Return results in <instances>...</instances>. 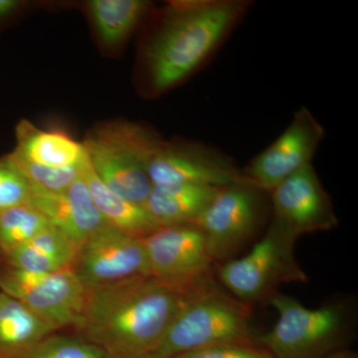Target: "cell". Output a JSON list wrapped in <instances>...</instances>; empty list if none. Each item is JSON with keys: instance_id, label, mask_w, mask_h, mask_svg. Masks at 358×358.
<instances>
[{"instance_id": "277c9868", "label": "cell", "mask_w": 358, "mask_h": 358, "mask_svg": "<svg viewBox=\"0 0 358 358\" xmlns=\"http://www.w3.org/2000/svg\"><path fill=\"white\" fill-rule=\"evenodd\" d=\"M267 303L278 320L270 331L257 336V343L274 358H327L348 350L355 334V317L348 303L334 301L310 308L281 293Z\"/></svg>"}, {"instance_id": "7c38bea8", "label": "cell", "mask_w": 358, "mask_h": 358, "mask_svg": "<svg viewBox=\"0 0 358 358\" xmlns=\"http://www.w3.org/2000/svg\"><path fill=\"white\" fill-rule=\"evenodd\" d=\"M324 131L307 108L294 114L288 128L245 167V180L263 192H272L285 179L312 164Z\"/></svg>"}, {"instance_id": "44dd1931", "label": "cell", "mask_w": 358, "mask_h": 358, "mask_svg": "<svg viewBox=\"0 0 358 358\" xmlns=\"http://www.w3.org/2000/svg\"><path fill=\"white\" fill-rule=\"evenodd\" d=\"M50 226L43 214L30 204L0 212V262Z\"/></svg>"}, {"instance_id": "6da1fadb", "label": "cell", "mask_w": 358, "mask_h": 358, "mask_svg": "<svg viewBox=\"0 0 358 358\" xmlns=\"http://www.w3.org/2000/svg\"><path fill=\"white\" fill-rule=\"evenodd\" d=\"M199 284L183 288L152 275H141L90 289L78 331L108 358L148 357L164 338L187 294Z\"/></svg>"}, {"instance_id": "603a6c76", "label": "cell", "mask_w": 358, "mask_h": 358, "mask_svg": "<svg viewBox=\"0 0 358 358\" xmlns=\"http://www.w3.org/2000/svg\"><path fill=\"white\" fill-rule=\"evenodd\" d=\"M18 358H108L99 346L84 338L53 334Z\"/></svg>"}, {"instance_id": "4fadbf2b", "label": "cell", "mask_w": 358, "mask_h": 358, "mask_svg": "<svg viewBox=\"0 0 358 358\" xmlns=\"http://www.w3.org/2000/svg\"><path fill=\"white\" fill-rule=\"evenodd\" d=\"M273 220L294 237L333 230L338 220L313 164L285 179L270 192Z\"/></svg>"}, {"instance_id": "ffe728a7", "label": "cell", "mask_w": 358, "mask_h": 358, "mask_svg": "<svg viewBox=\"0 0 358 358\" xmlns=\"http://www.w3.org/2000/svg\"><path fill=\"white\" fill-rule=\"evenodd\" d=\"M150 3L143 0H92L88 9L96 34L109 48L129 38L147 13Z\"/></svg>"}, {"instance_id": "d4e9b609", "label": "cell", "mask_w": 358, "mask_h": 358, "mask_svg": "<svg viewBox=\"0 0 358 358\" xmlns=\"http://www.w3.org/2000/svg\"><path fill=\"white\" fill-rule=\"evenodd\" d=\"M173 358H274L258 343H230L194 352L182 353Z\"/></svg>"}, {"instance_id": "5bb4252c", "label": "cell", "mask_w": 358, "mask_h": 358, "mask_svg": "<svg viewBox=\"0 0 358 358\" xmlns=\"http://www.w3.org/2000/svg\"><path fill=\"white\" fill-rule=\"evenodd\" d=\"M29 204L77 247L109 224L94 203L81 173L64 192H46L31 185Z\"/></svg>"}, {"instance_id": "ac0fdd59", "label": "cell", "mask_w": 358, "mask_h": 358, "mask_svg": "<svg viewBox=\"0 0 358 358\" xmlns=\"http://www.w3.org/2000/svg\"><path fill=\"white\" fill-rule=\"evenodd\" d=\"M55 333L24 303L0 293V358H18Z\"/></svg>"}, {"instance_id": "cb8c5ba5", "label": "cell", "mask_w": 358, "mask_h": 358, "mask_svg": "<svg viewBox=\"0 0 358 358\" xmlns=\"http://www.w3.org/2000/svg\"><path fill=\"white\" fill-rule=\"evenodd\" d=\"M31 183L14 166L8 155L0 157V212L29 204Z\"/></svg>"}, {"instance_id": "d6986e66", "label": "cell", "mask_w": 358, "mask_h": 358, "mask_svg": "<svg viewBox=\"0 0 358 358\" xmlns=\"http://www.w3.org/2000/svg\"><path fill=\"white\" fill-rule=\"evenodd\" d=\"M78 247L56 228L41 231L0 264L18 270L53 273L72 268Z\"/></svg>"}, {"instance_id": "7402d4cb", "label": "cell", "mask_w": 358, "mask_h": 358, "mask_svg": "<svg viewBox=\"0 0 358 358\" xmlns=\"http://www.w3.org/2000/svg\"><path fill=\"white\" fill-rule=\"evenodd\" d=\"M7 155L31 185L46 192H64L80 176V164L76 166L51 167L34 164L13 152Z\"/></svg>"}, {"instance_id": "4316f807", "label": "cell", "mask_w": 358, "mask_h": 358, "mask_svg": "<svg viewBox=\"0 0 358 358\" xmlns=\"http://www.w3.org/2000/svg\"><path fill=\"white\" fill-rule=\"evenodd\" d=\"M327 358H358L357 352H352L350 350H343L341 352L334 353V355H329Z\"/></svg>"}, {"instance_id": "2e32d148", "label": "cell", "mask_w": 358, "mask_h": 358, "mask_svg": "<svg viewBox=\"0 0 358 358\" xmlns=\"http://www.w3.org/2000/svg\"><path fill=\"white\" fill-rule=\"evenodd\" d=\"M219 188L195 185H152L145 207L159 227L195 224Z\"/></svg>"}, {"instance_id": "9a60e30c", "label": "cell", "mask_w": 358, "mask_h": 358, "mask_svg": "<svg viewBox=\"0 0 358 358\" xmlns=\"http://www.w3.org/2000/svg\"><path fill=\"white\" fill-rule=\"evenodd\" d=\"M80 173L96 208L115 229L136 239H143L159 228L145 206L134 204L115 194L99 178L87 155L80 164Z\"/></svg>"}, {"instance_id": "83f0119b", "label": "cell", "mask_w": 358, "mask_h": 358, "mask_svg": "<svg viewBox=\"0 0 358 358\" xmlns=\"http://www.w3.org/2000/svg\"><path fill=\"white\" fill-rule=\"evenodd\" d=\"M145 358H152V357H145Z\"/></svg>"}, {"instance_id": "8fae6325", "label": "cell", "mask_w": 358, "mask_h": 358, "mask_svg": "<svg viewBox=\"0 0 358 358\" xmlns=\"http://www.w3.org/2000/svg\"><path fill=\"white\" fill-rule=\"evenodd\" d=\"M72 270L89 289L150 275L143 240L110 224L78 247Z\"/></svg>"}, {"instance_id": "ba28073f", "label": "cell", "mask_w": 358, "mask_h": 358, "mask_svg": "<svg viewBox=\"0 0 358 358\" xmlns=\"http://www.w3.org/2000/svg\"><path fill=\"white\" fill-rule=\"evenodd\" d=\"M262 193L245 179L223 186L197 219L214 264L231 260L255 235L262 216Z\"/></svg>"}, {"instance_id": "30bf717a", "label": "cell", "mask_w": 358, "mask_h": 358, "mask_svg": "<svg viewBox=\"0 0 358 358\" xmlns=\"http://www.w3.org/2000/svg\"><path fill=\"white\" fill-rule=\"evenodd\" d=\"M152 185L223 187L244 180L234 160L199 141H162L148 164Z\"/></svg>"}, {"instance_id": "5b68a950", "label": "cell", "mask_w": 358, "mask_h": 358, "mask_svg": "<svg viewBox=\"0 0 358 358\" xmlns=\"http://www.w3.org/2000/svg\"><path fill=\"white\" fill-rule=\"evenodd\" d=\"M162 141L143 124L119 120L99 124L82 143L99 178L115 194L145 206L152 187L148 164Z\"/></svg>"}, {"instance_id": "8992f818", "label": "cell", "mask_w": 358, "mask_h": 358, "mask_svg": "<svg viewBox=\"0 0 358 358\" xmlns=\"http://www.w3.org/2000/svg\"><path fill=\"white\" fill-rule=\"evenodd\" d=\"M296 240L272 219L266 234L248 254L218 266L219 281L233 296L250 306L267 303L282 285L308 282L294 257Z\"/></svg>"}, {"instance_id": "3957f363", "label": "cell", "mask_w": 358, "mask_h": 358, "mask_svg": "<svg viewBox=\"0 0 358 358\" xmlns=\"http://www.w3.org/2000/svg\"><path fill=\"white\" fill-rule=\"evenodd\" d=\"M218 284L213 275L187 294L148 357L173 358L212 346L257 343L251 306L225 293Z\"/></svg>"}, {"instance_id": "9c48e42d", "label": "cell", "mask_w": 358, "mask_h": 358, "mask_svg": "<svg viewBox=\"0 0 358 358\" xmlns=\"http://www.w3.org/2000/svg\"><path fill=\"white\" fill-rule=\"evenodd\" d=\"M150 275L190 288L214 275L213 261L196 224L162 226L143 238Z\"/></svg>"}, {"instance_id": "e0dca14e", "label": "cell", "mask_w": 358, "mask_h": 358, "mask_svg": "<svg viewBox=\"0 0 358 358\" xmlns=\"http://www.w3.org/2000/svg\"><path fill=\"white\" fill-rule=\"evenodd\" d=\"M13 152L23 159L51 167L79 166L86 152L83 143L60 131H45L28 120L18 122Z\"/></svg>"}, {"instance_id": "7a4b0ae2", "label": "cell", "mask_w": 358, "mask_h": 358, "mask_svg": "<svg viewBox=\"0 0 358 358\" xmlns=\"http://www.w3.org/2000/svg\"><path fill=\"white\" fill-rule=\"evenodd\" d=\"M247 7L241 0L171 2L145 50L152 93H164L196 72L242 20Z\"/></svg>"}, {"instance_id": "484cf974", "label": "cell", "mask_w": 358, "mask_h": 358, "mask_svg": "<svg viewBox=\"0 0 358 358\" xmlns=\"http://www.w3.org/2000/svg\"><path fill=\"white\" fill-rule=\"evenodd\" d=\"M22 2L17 0H0V20L8 17L14 11L17 10Z\"/></svg>"}, {"instance_id": "52a82bcc", "label": "cell", "mask_w": 358, "mask_h": 358, "mask_svg": "<svg viewBox=\"0 0 358 358\" xmlns=\"http://www.w3.org/2000/svg\"><path fill=\"white\" fill-rule=\"evenodd\" d=\"M0 289L24 303L56 331H79L90 293L72 268L35 273L3 264H0Z\"/></svg>"}]
</instances>
